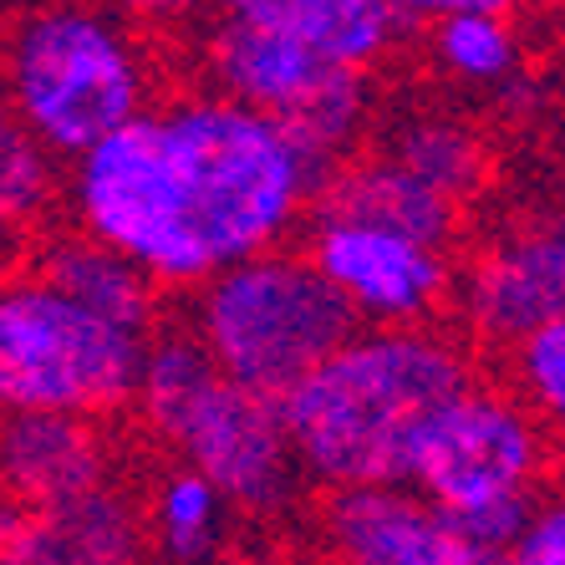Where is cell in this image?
<instances>
[{"mask_svg":"<svg viewBox=\"0 0 565 565\" xmlns=\"http://www.w3.org/2000/svg\"><path fill=\"white\" fill-rule=\"evenodd\" d=\"M306 194L311 179L286 138L224 97L148 107L72 173L82 235L153 286H210L265 255Z\"/></svg>","mask_w":565,"mask_h":565,"instance_id":"6da1fadb","label":"cell"},{"mask_svg":"<svg viewBox=\"0 0 565 565\" xmlns=\"http://www.w3.org/2000/svg\"><path fill=\"white\" fill-rule=\"evenodd\" d=\"M413 21L382 0H239L210 41L224 103L245 107L301 158L311 194L367 113V66Z\"/></svg>","mask_w":565,"mask_h":565,"instance_id":"7a4b0ae2","label":"cell"},{"mask_svg":"<svg viewBox=\"0 0 565 565\" xmlns=\"http://www.w3.org/2000/svg\"><path fill=\"white\" fill-rule=\"evenodd\" d=\"M469 387V356L438 331H356L280 397L296 469L331 494L403 489L423 434Z\"/></svg>","mask_w":565,"mask_h":565,"instance_id":"3957f363","label":"cell"},{"mask_svg":"<svg viewBox=\"0 0 565 565\" xmlns=\"http://www.w3.org/2000/svg\"><path fill=\"white\" fill-rule=\"evenodd\" d=\"M6 113L41 153L87 158L148 113V66L97 11H36L6 46Z\"/></svg>","mask_w":565,"mask_h":565,"instance_id":"277c9868","label":"cell"},{"mask_svg":"<svg viewBox=\"0 0 565 565\" xmlns=\"http://www.w3.org/2000/svg\"><path fill=\"white\" fill-rule=\"evenodd\" d=\"M356 327L362 321L352 306L306 255L265 250L204 286L194 342L210 352L224 382L280 403L327 356L342 352Z\"/></svg>","mask_w":565,"mask_h":565,"instance_id":"5b68a950","label":"cell"},{"mask_svg":"<svg viewBox=\"0 0 565 565\" xmlns=\"http://www.w3.org/2000/svg\"><path fill=\"white\" fill-rule=\"evenodd\" d=\"M143 347L36 276L0 286V418H103L132 403Z\"/></svg>","mask_w":565,"mask_h":565,"instance_id":"8992f818","label":"cell"},{"mask_svg":"<svg viewBox=\"0 0 565 565\" xmlns=\"http://www.w3.org/2000/svg\"><path fill=\"white\" fill-rule=\"evenodd\" d=\"M540 428L525 403L473 382L459 403H448L413 454L408 484L418 500L448 520L484 514L514 500H535Z\"/></svg>","mask_w":565,"mask_h":565,"instance_id":"52a82bcc","label":"cell"},{"mask_svg":"<svg viewBox=\"0 0 565 565\" xmlns=\"http://www.w3.org/2000/svg\"><path fill=\"white\" fill-rule=\"evenodd\" d=\"M163 444L179 448L184 469H194L204 484L220 489L224 504H239V510L280 504L290 494V479L301 473L280 403L245 393L224 377L173 423Z\"/></svg>","mask_w":565,"mask_h":565,"instance_id":"ba28073f","label":"cell"},{"mask_svg":"<svg viewBox=\"0 0 565 565\" xmlns=\"http://www.w3.org/2000/svg\"><path fill=\"white\" fill-rule=\"evenodd\" d=\"M306 260L352 306L356 321L367 316V321H377V331L418 327L454 290L444 250L413 245V239L387 235V230H367V224L316 220Z\"/></svg>","mask_w":565,"mask_h":565,"instance_id":"9c48e42d","label":"cell"},{"mask_svg":"<svg viewBox=\"0 0 565 565\" xmlns=\"http://www.w3.org/2000/svg\"><path fill=\"white\" fill-rule=\"evenodd\" d=\"M337 565H500L413 489H342L321 510Z\"/></svg>","mask_w":565,"mask_h":565,"instance_id":"30bf717a","label":"cell"},{"mask_svg":"<svg viewBox=\"0 0 565 565\" xmlns=\"http://www.w3.org/2000/svg\"><path fill=\"white\" fill-rule=\"evenodd\" d=\"M565 306V239L555 230H530L489 255H479L463 280L469 327L489 347H520L540 327L561 321Z\"/></svg>","mask_w":565,"mask_h":565,"instance_id":"8fae6325","label":"cell"},{"mask_svg":"<svg viewBox=\"0 0 565 565\" xmlns=\"http://www.w3.org/2000/svg\"><path fill=\"white\" fill-rule=\"evenodd\" d=\"M0 484L15 510H62L107 489V444L87 418H0Z\"/></svg>","mask_w":565,"mask_h":565,"instance_id":"7c38bea8","label":"cell"},{"mask_svg":"<svg viewBox=\"0 0 565 565\" xmlns=\"http://www.w3.org/2000/svg\"><path fill=\"white\" fill-rule=\"evenodd\" d=\"M138 520L113 489L62 510L0 504V565H138Z\"/></svg>","mask_w":565,"mask_h":565,"instance_id":"4fadbf2b","label":"cell"},{"mask_svg":"<svg viewBox=\"0 0 565 565\" xmlns=\"http://www.w3.org/2000/svg\"><path fill=\"white\" fill-rule=\"evenodd\" d=\"M316 220L367 224V230H387L413 245L444 250L459 230V204L438 199L408 169H397L393 158H362V163L337 169L316 189Z\"/></svg>","mask_w":565,"mask_h":565,"instance_id":"5bb4252c","label":"cell"},{"mask_svg":"<svg viewBox=\"0 0 565 565\" xmlns=\"http://www.w3.org/2000/svg\"><path fill=\"white\" fill-rule=\"evenodd\" d=\"M31 276L41 286H52L56 296H66L72 306L93 311L97 321L148 342L153 316H158V286L143 270H132L122 255L107 250V245H97L87 235H62L41 250Z\"/></svg>","mask_w":565,"mask_h":565,"instance_id":"9a60e30c","label":"cell"},{"mask_svg":"<svg viewBox=\"0 0 565 565\" xmlns=\"http://www.w3.org/2000/svg\"><path fill=\"white\" fill-rule=\"evenodd\" d=\"M397 169H408L418 184H428L438 199L459 204L484 189L489 173V148L473 138V128L448 118H413L403 122V132L393 138V153H387Z\"/></svg>","mask_w":565,"mask_h":565,"instance_id":"2e32d148","label":"cell"},{"mask_svg":"<svg viewBox=\"0 0 565 565\" xmlns=\"http://www.w3.org/2000/svg\"><path fill=\"white\" fill-rule=\"evenodd\" d=\"M224 510L220 489L204 484L194 469H169L153 489V535L173 565H204L214 561L224 540Z\"/></svg>","mask_w":565,"mask_h":565,"instance_id":"e0dca14e","label":"cell"},{"mask_svg":"<svg viewBox=\"0 0 565 565\" xmlns=\"http://www.w3.org/2000/svg\"><path fill=\"white\" fill-rule=\"evenodd\" d=\"M434 52L444 72L463 82H504L520 62L514 26L494 6H438Z\"/></svg>","mask_w":565,"mask_h":565,"instance_id":"ac0fdd59","label":"cell"},{"mask_svg":"<svg viewBox=\"0 0 565 565\" xmlns=\"http://www.w3.org/2000/svg\"><path fill=\"white\" fill-rule=\"evenodd\" d=\"M52 194V163L0 103V230L26 224Z\"/></svg>","mask_w":565,"mask_h":565,"instance_id":"d6986e66","label":"cell"},{"mask_svg":"<svg viewBox=\"0 0 565 565\" xmlns=\"http://www.w3.org/2000/svg\"><path fill=\"white\" fill-rule=\"evenodd\" d=\"M514 372H520L530 408L561 413L565 408V321H551V327H540L535 337H525L514 347Z\"/></svg>","mask_w":565,"mask_h":565,"instance_id":"ffe728a7","label":"cell"},{"mask_svg":"<svg viewBox=\"0 0 565 565\" xmlns=\"http://www.w3.org/2000/svg\"><path fill=\"white\" fill-rule=\"evenodd\" d=\"M500 565H565V514L561 504L551 510H535L520 540L500 555Z\"/></svg>","mask_w":565,"mask_h":565,"instance_id":"44dd1931","label":"cell"},{"mask_svg":"<svg viewBox=\"0 0 565 565\" xmlns=\"http://www.w3.org/2000/svg\"><path fill=\"white\" fill-rule=\"evenodd\" d=\"M239 565H296V561H239Z\"/></svg>","mask_w":565,"mask_h":565,"instance_id":"7402d4cb","label":"cell"}]
</instances>
